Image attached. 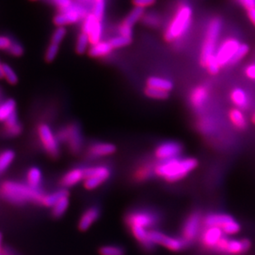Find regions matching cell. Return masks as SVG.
Listing matches in <instances>:
<instances>
[{
	"label": "cell",
	"mask_w": 255,
	"mask_h": 255,
	"mask_svg": "<svg viewBox=\"0 0 255 255\" xmlns=\"http://www.w3.org/2000/svg\"><path fill=\"white\" fill-rule=\"evenodd\" d=\"M44 195L42 190L30 187L27 183L6 181L0 185V196L14 205H23L28 202L42 205Z\"/></svg>",
	"instance_id": "1"
},
{
	"label": "cell",
	"mask_w": 255,
	"mask_h": 255,
	"mask_svg": "<svg viewBox=\"0 0 255 255\" xmlns=\"http://www.w3.org/2000/svg\"><path fill=\"white\" fill-rule=\"evenodd\" d=\"M197 165V160L193 157H177L157 162L154 166V173L167 182H177L196 169Z\"/></svg>",
	"instance_id": "2"
},
{
	"label": "cell",
	"mask_w": 255,
	"mask_h": 255,
	"mask_svg": "<svg viewBox=\"0 0 255 255\" xmlns=\"http://www.w3.org/2000/svg\"><path fill=\"white\" fill-rule=\"evenodd\" d=\"M192 17V9L188 4L179 6L175 12L174 17L168 25L165 37L168 42L179 39L189 29Z\"/></svg>",
	"instance_id": "3"
},
{
	"label": "cell",
	"mask_w": 255,
	"mask_h": 255,
	"mask_svg": "<svg viewBox=\"0 0 255 255\" xmlns=\"http://www.w3.org/2000/svg\"><path fill=\"white\" fill-rule=\"evenodd\" d=\"M60 142L66 144L70 152L78 154L83 147V136L81 128L76 123H71L61 128L57 132Z\"/></svg>",
	"instance_id": "4"
},
{
	"label": "cell",
	"mask_w": 255,
	"mask_h": 255,
	"mask_svg": "<svg viewBox=\"0 0 255 255\" xmlns=\"http://www.w3.org/2000/svg\"><path fill=\"white\" fill-rule=\"evenodd\" d=\"M37 134L45 152L52 158H57L60 154V142L57 133L53 132L51 126L47 124H39L37 128Z\"/></svg>",
	"instance_id": "5"
},
{
	"label": "cell",
	"mask_w": 255,
	"mask_h": 255,
	"mask_svg": "<svg viewBox=\"0 0 255 255\" xmlns=\"http://www.w3.org/2000/svg\"><path fill=\"white\" fill-rule=\"evenodd\" d=\"M206 227H218L226 236H233L241 231V226L232 216L226 214H210L203 219Z\"/></svg>",
	"instance_id": "6"
},
{
	"label": "cell",
	"mask_w": 255,
	"mask_h": 255,
	"mask_svg": "<svg viewBox=\"0 0 255 255\" xmlns=\"http://www.w3.org/2000/svg\"><path fill=\"white\" fill-rule=\"evenodd\" d=\"M221 21L219 18L211 20L206 32V39L204 42L201 52V63L203 66L211 57L216 56V43L221 31Z\"/></svg>",
	"instance_id": "7"
},
{
	"label": "cell",
	"mask_w": 255,
	"mask_h": 255,
	"mask_svg": "<svg viewBox=\"0 0 255 255\" xmlns=\"http://www.w3.org/2000/svg\"><path fill=\"white\" fill-rule=\"evenodd\" d=\"M158 222L157 215L147 210H136L128 214L126 217V223L128 228H142L147 231L152 229Z\"/></svg>",
	"instance_id": "8"
},
{
	"label": "cell",
	"mask_w": 255,
	"mask_h": 255,
	"mask_svg": "<svg viewBox=\"0 0 255 255\" xmlns=\"http://www.w3.org/2000/svg\"><path fill=\"white\" fill-rule=\"evenodd\" d=\"M111 170L106 165H97L85 168L84 187L87 190L96 189L110 178Z\"/></svg>",
	"instance_id": "9"
},
{
	"label": "cell",
	"mask_w": 255,
	"mask_h": 255,
	"mask_svg": "<svg viewBox=\"0 0 255 255\" xmlns=\"http://www.w3.org/2000/svg\"><path fill=\"white\" fill-rule=\"evenodd\" d=\"M251 241L244 240H229L224 236L216 246L215 251L218 253L230 255H239L246 253L251 249Z\"/></svg>",
	"instance_id": "10"
},
{
	"label": "cell",
	"mask_w": 255,
	"mask_h": 255,
	"mask_svg": "<svg viewBox=\"0 0 255 255\" xmlns=\"http://www.w3.org/2000/svg\"><path fill=\"white\" fill-rule=\"evenodd\" d=\"M149 239L152 245L164 246L165 248L172 251H182L187 245V242L182 238H175V237L167 236L165 234L156 230L149 231Z\"/></svg>",
	"instance_id": "11"
},
{
	"label": "cell",
	"mask_w": 255,
	"mask_h": 255,
	"mask_svg": "<svg viewBox=\"0 0 255 255\" xmlns=\"http://www.w3.org/2000/svg\"><path fill=\"white\" fill-rule=\"evenodd\" d=\"M241 45L240 41L236 38L231 37L225 40L216 53V57L220 66H225L231 64Z\"/></svg>",
	"instance_id": "12"
},
{
	"label": "cell",
	"mask_w": 255,
	"mask_h": 255,
	"mask_svg": "<svg viewBox=\"0 0 255 255\" xmlns=\"http://www.w3.org/2000/svg\"><path fill=\"white\" fill-rule=\"evenodd\" d=\"M86 9L80 5L72 4L71 7L65 10H62L60 13L55 17L54 22L57 26L63 27L64 25L75 23L85 17Z\"/></svg>",
	"instance_id": "13"
},
{
	"label": "cell",
	"mask_w": 255,
	"mask_h": 255,
	"mask_svg": "<svg viewBox=\"0 0 255 255\" xmlns=\"http://www.w3.org/2000/svg\"><path fill=\"white\" fill-rule=\"evenodd\" d=\"M182 152V144H180L179 142L169 141L162 142L159 146H157L155 150V157L160 160V162L167 161L179 157Z\"/></svg>",
	"instance_id": "14"
},
{
	"label": "cell",
	"mask_w": 255,
	"mask_h": 255,
	"mask_svg": "<svg viewBox=\"0 0 255 255\" xmlns=\"http://www.w3.org/2000/svg\"><path fill=\"white\" fill-rule=\"evenodd\" d=\"M201 217L197 212L191 214L187 219L182 228V239L187 243L192 242L198 236L201 229Z\"/></svg>",
	"instance_id": "15"
},
{
	"label": "cell",
	"mask_w": 255,
	"mask_h": 255,
	"mask_svg": "<svg viewBox=\"0 0 255 255\" xmlns=\"http://www.w3.org/2000/svg\"><path fill=\"white\" fill-rule=\"evenodd\" d=\"M224 236L223 231L218 227H206L201 233V243L206 248L215 251L216 246Z\"/></svg>",
	"instance_id": "16"
},
{
	"label": "cell",
	"mask_w": 255,
	"mask_h": 255,
	"mask_svg": "<svg viewBox=\"0 0 255 255\" xmlns=\"http://www.w3.org/2000/svg\"><path fill=\"white\" fill-rule=\"evenodd\" d=\"M116 147L115 145L109 142H94L88 147L89 157L93 158L107 157L115 153Z\"/></svg>",
	"instance_id": "17"
},
{
	"label": "cell",
	"mask_w": 255,
	"mask_h": 255,
	"mask_svg": "<svg viewBox=\"0 0 255 255\" xmlns=\"http://www.w3.org/2000/svg\"><path fill=\"white\" fill-rule=\"evenodd\" d=\"M101 215L100 209L96 206H92L84 211L82 216L79 220L78 228L81 231H86L91 228V226L98 220Z\"/></svg>",
	"instance_id": "18"
},
{
	"label": "cell",
	"mask_w": 255,
	"mask_h": 255,
	"mask_svg": "<svg viewBox=\"0 0 255 255\" xmlns=\"http://www.w3.org/2000/svg\"><path fill=\"white\" fill-rule=\"evenodd\" d=\"M85 178V168L76 167L72 168L64 174L61 180V184L64 187H71L78 184Z\"/></svg>",
	"instance_id": "19"
},
{
	"label": "cell",
	"mask_w": 255,
	"mask_h": 255,
	"mask_svg": "<svg viewBox=\"0 0 255 255\" xmlns=\"http://www.w3.org/2000/svg\"><path fill=\"white\" fill-rule=\"evenodd\" d=\"M209 91L206 86H197L191 91L190 96V101L191 106L196 110H201L206 104L208 100Z\"/></svg>",
	"instance_id": "20"
},
{
	"label": "cell",
	"mask_w": 255,
	"mask_h": 255,
	"mask_svg": "<svg viewBox=\"0 0 255 255\" xmlns=\"http://www.w3.org/2000/svg\"><path fill=\"white\" fill-rule=\"evenodd\" d=\"M3 133L8 137H16L21 134L22 128L17 119V113L11 116L7 121H5L2 126Z\"/></svg>",
	"instance_id": "21"
},
{
	"label": "cell",
	"mask_w": 255,
	"mask_h": 255,
	"mask_svg": "<svg viewBox=\"0 0 255 255\" xmlns=\"http://www.w3.org/2000/svg\"><path fill=\"white\" fill-rule=\"evenodd\" d=\"M16 114V102L8 99L0 103V123H4L11 116Z\"/></svg>",
	"instance_id": "22"
},
{
	"label": "cell",
	"mask_w": 255,
	"mask_h": 255,
	"mask_svg": "<svg viewBox=\"0 0 255 255\" xmlns=\"http://www.w3.org/2000/svg\"><path fill=\"white\" fill-rule=\"evenodd\" d=\"M26 183L33 188L40 189L42 182V171L37 167H30L26 174Z\"/></svg>",
	"instance_id": "23"
},
{
	"label": "cell",
	"mask_w": 255,
	"mask_h": 255,
	"mask_svg": "<svg viewBox=\"0 0 255 255\" xmlns=\"http://www.w3.org/2000/svg\"><path fill=\"white\" fill-rule=\"evenodd\" d=\"M231 99L234 105L238 109H246L248 107V96L242 89L233 90L231 93Z\"/></svg>",
	"instance_id": "24"
},
{
	"label": "cell",
	"mask_w": 255,
	"mask_h": 255,
	"mask_svg": "<svg viewBox=\"0 0 255 255\" xmlns=\"http://www.w3.org/2000/svg\"><path fill=\"white\" fill-rule=\"evenodd\" d=\"M229 118H230V121H231L232 125L237 128L244 129L247 126L246 116L240 109H232L229 112Z\"/></svg>",
	"instance_id": "25"
},
{
	"label": "cell",
	"mask_w": 255,
	"mask_h": 255,
	"mask_svg": "<svg viewBox=\"0 0 255 255\" xmlns=\"http://www.w3.org/2000/svg\"><path fill=\"white\" fill-rule=\"evenodd\" d=\"M66 196H69V192L66 189L57 190L52 193L45 194L42 199V205L46 207L52 208L60 199Z\"/></svg>",
	"instance_id": "26"
},
{
	"label": "cell",
	"mask_w": 255,
	"mask_h": 255,
	"mask_svg": "<svg viewBox=\"0 0 255 255\" xmlns=\"http://www.w3.org/2000/svg\"><path fill=\"white\" fill-rule=\"evenodd\" d=\"M113 47L111 46L110 42H100L96 44L93 45L90 50V55L91 57H105L109 53H111Z\"/></svg>",
	"instance_id": "27"
},
{
	"label": "cell",
	"mask_w": 255,
	"mask_h": 255,
	"mask_svg": "<svg viewBox=\"0 0 255 255\" xmlns=\"http://www.w3.org/2000/svg\"><path fill=\"white\" fill-rule=\"evenodd\" d=\"M147 87L159 89L167 92L171 91L173 87L172 81L167 79L160 78V77H150L147 80Z\"/></svg>",
	"instance_id": "28"
},
{
	"label": "cell",
	"mask_w": 255,
	"mask_h": 255,
	"mask_svg": "<svg viewBox=\"0 0 255 255\" xmlns=\"http://www.w3.org/2000/svg\"><path fill=\"white\" fill-rule=\"evenodd\" d=\"M14 158L15 152L12 150L6 149L0 152V174L10 167Z\"/></svg>",
	"instance_id": "29"
},
{
	"label": "cell",
	"mask_w": 255,
	"mask_h": 255,
	"mask_svg": "<svg viewBox=\"0 0 255 255\" xmlns=\"http://www.w3.org/2000/svg\"><path fill=\"white\" fill-rule=\"evenodd\" d=\"M69 206V196H64L55 204L52 208V216L55 218H60L66 213Z\"/></svg>",
	"instance_id": "30"
},
{
	"label": "cell",
	"mask_w": 255,
	"mask_h": 255,
	"mask_svg": "<svg viewBox=\"0 0 255 255\" xmlns=\"http://www.w3.org/2000/svg\"><path fill=\"white\" fill-rule=\"evenodd\" d=\"M143 13H144L143 7H135L134 9L130 12L128 16L126 17V20L124 21L123 24L132 27L134 25L135 22H137L143 16Z\"/></svg>",
	"instance_id": "31"
},
{
	"label": "cell",
	"mask_w": 255,
	"mask_h": 255,
	"mask_svg": "<svg viewBox=\"0 0 255 255\" xmlns=\"http://www.w3.org/2000/svg\"><path fill=\"white\" fill-rule=\"evenodd\" d=\"M152 172H154V167H151L150 165H142L135 172V179L137 181H145L152 174Z\"/></svg>",
	"instance_id": "32"
},
{
	"label": "cell",
	"mask_w": 255,
	"mask_h": 255,
	"mask_svg": "<svg viewBox=\"0 0 255 255\" xmlns=\"http://www.w3.org/2000/svg\"><path fill=\"white\" fill-rule=\"evenodd\" d=\"M90 37V42L92 44L95 45L98 42H101V36H102V24H101V21L98 20L96 22V24L94 25L92 29L88 34Z\"/></svg>",
	"instance_id": "33"
},
{
	"label": "cell",
	"mask_w": 255,
	"mask_h": 255,
	"mask_svg": "<svg viewBox=\"0 0 255 255\" xmlns=\"http://www.w3.org/2000/svg\"><path fill=\"white\" fill-rule=\"evenodd\" d=\"M198 127L204 133H211L216 128V124L213 119L210 117H204L199 121Z\"/></svg>",
	"instance_id": "34"
},
{
	"label": "cell",
	"mask_w": 255,
	"mask_h": 255,
	"mask_svg": "<svg viewBox=\"0 0 255 255\" xmlns=\"http://www.w3.org/2000/svg\"><path fill=\"white\" fill-rule=\"evenodd\" d=\"M100 255H125L126 252L121 246H106L100 249Z\"/></svg>",
	"instance_id": "35"
},
{
	"label": "cell",
	"mask_w": 255,
	"mask_h": 255,
	"mask_svg": "<svg viewBox=\"0 0 255 255\" xmlns=\"http://www.w3.org/2000/svg\"><path fill=\"white\" fill-rule=\"evenodd\" d=\"M145 95L150 98L156 99V100H164L168 97V92L162 91L159 89L147 87L145 89Z\"/></svg>",
	"instance_id": "36"
},
{
	"label": "cell",
	"mask_w": 255,
	"mask_h": 255,
	"mask_svg": "<svg viewBox=\"0 0 255 255\" xmlns=\"http://www.w3.org/2000/svg\"><path fill=\"white\" fill-rule=\"evenodd\" d=\"M2 74H3V78L9 84L14 85L17 82V76L12 70L11 66L7 64H3L2 66Z\"/></svg>",
	"instance_id": "37"
},
{
	"label": "cell",
	"mask_w": 255,
	"mask_h": 255,
	"mask_svg": "<svg viewBox=\"0 0 255 255\" xmlns=\"http://www.w3.org/2000/svg\"><path fill=\"white\" fill-rule=\"evenodd\" d=\"M89 42H90V37L88 35L82 32L79 36L78 40H77V44H76V51L80 54H82L86 52L87 47H88Z\"/></svg>",
	"instance_id": "38"
},
{
	"label": "cell",
	"mask_w": 255,
	"mask_h": 255,
	"mask_svg": "<svg viewBox=\"0 0 255 255\" xmlns=\"http://www.w3.org/2000/svg\"><path fill=\"white\" fill-rule=\"evenodd\" d=\"M131 37H124V36H119V37H114L110 41L111 46L113 48H119V47H125L131 43Z\"/></svg>",
	"instance_id": "39"
},
{
	"label": "cell",
	"mask_w": 255,
	"mask_h": 255,
	"mask_svg": "<svg viewBox=\"0 0 255 255\" xmlns=\"http://www.w3.org/2000/svg\"><path fill=\"white\" fill-rule=\"evenodd\" d=\"M204 66H206L209 72L212 74V75H216V74L218 73L220 68H221V66H220L216 56L210 58L208 62H206V65Z\"/></svg>",
	"instance_id": "40"
},
{
	"label": "cell",
	"mask_w": 255,
	"mask_h": 255,
	"mask_svg": "<svg viewBox=\"0 0 255 255\" xmlns=\"http://www.w3.org/2000/svg\"><path fill=\"white\" fill-rule=\"evenodd\" d=\"M249 51H250V48H249L248 45L241 44V47H240L238 51L236 52V56L234 57L233 60L231 62V65L237 63V62L243 59L244 57L248 54Z\"/></svg>",
	"instance_id": "41"
},
{
	"label": "cell",
	"mask_w": 255,
	"mask_h": 255,
	"mask_svg": "<svg viewBox=\"0 0 255 255\" xmlns=\"http://www.w3.org/2000/svg\"><path fill=\"white\" fill-rule=\"evenodd\" d=\"M66 31L65 27H59L55 31L52 35V43L59 45L60 42H62L65 36H66Z\"/></svg>",
	"instance_id": "42"
},
{
	"label": "cell",
	"mask_w": 255,
	"mask_h": 255,
	"mask_svg": "<svg viewBox=\"0 0 255 255\" xmlns=\"http://www.w3.org/2000/svg\"><path fill=\"white\" fill-rule=\"evenodd\" d=\"M58 45L52 43L47 48V52H46V60L47 62H52L55 59V57H57V52H58Z\"/></svg>",
	"instance_id": "43"
},
{
	"label": "cell",
	"mask_w": 255,
	"mask_h": 255,
	"mask_svg": "<svg viewBox=\"0 0 255 255\" xmlns=\"http://www.w3.org/2000/svg\"><path fill=\"white\" fill-rule=\"evenodd\" d=\"M7 52H9L10 54L15 57H19L22 54L23 49H22V46L17 43V42H12V45L10 46L9 48L7 50Z\"/></svg>",
	"instance_id": "44"
},
{
	"label": "cell",
	"mask_w": 255,
	"mask_h": 255,
	"mask_svg": "<svg viewBox=\"0 0 255 255\" xmlns=\"http://www.w3.org/2000/svg\"><path fill=\"white\" fill-rule=\"evenodd\" d=\"M52 2H54L55 4L57 5V7H59L61 11L62 10L66 9L69 7H71L72 3V0H52Z\"/></svg>",
	"instance_id": "45"
},
{
	"label": "cell",
	"mask_w": 255,
	"mask_h": 255,
	"mask_svg": "<svg viewBox=\"0 0 255 255\" xmlns=\"http://www.w3.org/2000/svg\"><path fill=\"white\" fill-rule=\"evenodd\" d=\"M12 41L9 37L5 36H0V50H8L12 45Z\"/></svg>",
	"instance_id": "46"
},
{
	"label": "cell",
	"mask_w": 255,
	"mask_h": 255,
	"mask_svg": "<svg viewBox=\"0 0 255 255\" xmlns=\"http://www.w3.org/2000/svg\"><path fill=\"white\" fill-rule=\"evenodd\" d=\"M120 33H121V36L131 37L132 33V27H128V26H126V25L125 24H122L121 27H120Z\"/></svg>",
	"instance_id": "47"
},
{
	"label": "cell",
	"mask_w": 255,
	"mask_h": 255,
	"mask_svg": "<svg viewBox=\"0 0 255 255\" xmlns=\"http://www.w3.org/2000/svg\"><path fill=\"white\" fill-rule=\"evenodd\" d=\"M155 2V0H133L136 7H145L151 6Z\"/></svg>",
	"instance_id": "48"
},
{
	"label": "cell",
	"mask_w": 255,
	"mask_h": 255,
	"mask_svg": "<svg viewBox=\"0 0 255 255\" xmlns=\"http://www.w3.org/2000/svg\"><path fill=\"white\" fill-rule=\"evenodd\" d=\"M244 7H246L247 11L255 7V0H238Z\"/></svg>",
	"instance_id": "49"
},
{
	"label": "cell",
	"mask_w": 255,
	"mask_h": 255,
	"mask_svg": "<svg viewBox=\"0 0 255 255\" xmlns=\"http://www.w3.org/2000/svg\"><path fill=\"white\" fill-rule=\"evenodd\" d=\"M246 74L249 78L255 81V64H251L246 67Z\"/></svg>",
	"instance_id": "50"
},
{
	"label": "cell",
	"mask_w": 255,
	"mask_h": 255,
	"mask_svg": "<svg viewBox=\"0 0 255 255\" xmlns=\"http://www.w3.org/2000/svg\"><path fill=\"white\" fill-rule=\"evenodd\" d=\"M2 255H17L12 249L7 247V246H3L2 251Z\"/></svg>",
	"instance_id": "51"
},
{
	"label": "cell",
	"mask_w": 255,
	"mask_h": 255,
	"mask_svg": "<svg viewBox=\"0 0 255 255\" xmlns=\"http://www.w3.org/2000/svg\"><path fill=\"white\" fill-rule=\"evenodd\" d=\"M248 16L251 22H253L254 25H255V7L252 8V9L248 10Z\"/></svg>",
	"instance_id": "52"
},
{
	"label": "cell",
	"mask_w": 255,
	"mask_h": 255,
	"mask_svg": "<svg viewBox=\"0 0 255 255\" xmlns=\"http://www.w3.org/2000/svg\"><path fill=\"white\" fill-rule=\"evenodd\" d=\"M2 248H3V246H2V235L0 232V255H2Z\"/></svg>",
	"instance_id": "53"
},
{
	"label": "cell",
	"mask_w": 255,
	"mask_h": 255,
	"mask_svg": "<svg viewBox=\"0 0 255 255\" xmlns=\"http://www.w3.org/2000/svg\"><path fill=\"white\" fill-rule=\"evenodd\" d=\"M2 66H3V64L1 63V62H0V79L3 78V74H2Z\"/></svg>",
	"instance_id": "54"
},
{
	"label": "cell",
	"mask_w": 255,
	"mask_h": 255,
	"mask_svg": "<svg viewBox=\"0 0 255 255\" xmlns=\"http://www.w3.org/2000/svg\"><path fill=\"white\" fill-rule=\"evenodd\" d=\"M251 121H252V123L254 125H255V113L254 114L253 116H252V119H251Z\"/></svg>",
	"instance_id": "55"
},
{
	"label": "cell",
	"mask_w": 255,
	"mask_h": 255,
	"mask_svg": "<svg viewBox=\"0 0 255 255\" xmlns=\"http://www.w3.org/2000/svg\"><path fill=\"white\" fill-rule=\"evenodd\" d=\"M79 1H81V2H85V3H87L88 2H91V0H79Z\"/></svg>",
	"instance_id": "56"
},
{
	"label": "cell",
	"mask_w": 255,
	"mask_h": 255,
	"mask_svg": "<svg viewBox=\"0 0 255 255\" xmlns=\"http://www.w3.org/2000/svg\"><path fill=\"white\" fill-rule=\"evenodd\" d=\"M96 2H105V0H95V3Z\"/></svg>",
	"instance_id": "57"
},
{
	"label": "cell",
	"mask_w": 255,
	"mask_h": 255,
	"mask_svg": "<svg viewBox=\"0 0 255 255\" xmlns=\"http://www.w3.org/2000/svg\"><path fill=\"white\" fill-rule=\"evenodd\" d=\"M0 97H1V91H0Z\"/></svg>",
	"instance_id": "58"
},
{
	"label": "cell",
	"mask_w": 255,
	"mask_h": 255,
	"mask_svg": "<svg viewBox=\"0 0 255 255\" xmlns=\"http://www.w3.org/2000/svg\"></svg>",
	"instance_id": "59"
}]
</instances>
